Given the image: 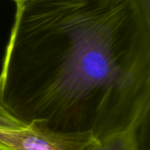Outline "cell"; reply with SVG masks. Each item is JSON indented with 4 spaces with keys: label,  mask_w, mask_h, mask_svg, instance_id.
Here are the masks:
<instances>
[{
    "label": "cell",
    "mask_w": 150,
    "mask_h": 150,
    "mask_svg": "<svg viewBox=\"0 0 150 150\" xmlns=\"http://www.w3.org/2000/svg\"><path fill=\"white\" fill-rule=\"evenodd\" d=\"M0 105L26 126L100 141L149 119L150 26L135 0H18Z\"/></svg>",
    "instance_id": "cell-1"
},
{
    "label": "cell",
    "mask_w": 150,
    "mask_h": 150,
    "mask_svg": "<svg viewBox=\"0 0 150 150\" xmlns=\"http://www.w3.org/2000/svg\"><path fill=\"white\" fill-rule=\"evenodd\" d=\"M145 21L150 26V0H135Z\"/></svg>",
    "instance_id": "cell-5"
},
{
    "label": "cell",
    "mask_w": 150,
    "mask_h": 150,
    "mask_svg": "<svg viewBox=\"0 0 150 150\" xmlns=\"http://www.w3.org/2000/svg\"><path fill=\"white\" fill-rule=\"evenodd\" d=\"M145 121L100 140L97 150H149L144 134L139 133Z\"/></svg>",
    "instance_id": "cell-3"
},
{
    "label": "cell",
    "mask_w": 150,
    "mask_h": 150,
    "mask_svg": "<svg viewBox=\"0 0 150 150\" xmlns=\"http://www.w3.org/2000/svg\"><path fill=\"white\" fill-rule=\"evenodd\" d=\"M0 150H1V149H0Z\"/></svg>",
    "instance_id": "cell-7"
},
{
    "label": "cell",
    "mask_w": 150,
    "mask_h": 150,
    "mask_svg": "<svg viewBox=\"0 0 150 150\" xmlns=\"http://www.w3.org/2000/svg\"><path fill=\"white\" fill-rule=\"evenodd\" d=\"M27 127L22 122L12 116L0 105V128L1 129H22Z\"/></svg>",
    "instance_id": "cell-4"
},
{
    "label": "cell",
    "mask_w": 150,
    "mask_h": 150,
    "mask_svg": "<svg viewBox=\"0 0 150 150\" xmlns=\"http://www.w3.org/2000/svg\"><path fill=\"white\" fill-rule=\"evenodd\" d=\"M98 142L90 137L58 135L32 126L0 128L1 150H97Z\"/></svg>",
    "instance_id": "cell-2"
},
{
    "label": "cell",
    "mask_w": 150,
    "mask_h": 150,
    "mask_svg": "<svg viewBox=\"0 0 150 150\" xmlns=\"http://www.w3.org/2000/svg\"><path fill=\"white\" fill-rule=\"evenodd\" d=\"M13 1H18V0H13Z\"/></svg>",
    "instance_id": "cell-6"
}]
</instances>
